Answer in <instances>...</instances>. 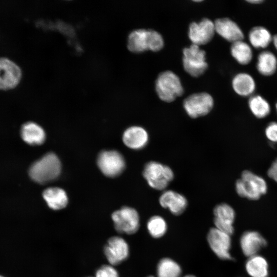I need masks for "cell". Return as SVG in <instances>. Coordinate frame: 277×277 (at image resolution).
Wrapping results in <instances>:
<instances>
[{
    "instance_id": "cell-22",
    "label": "cell",
    "mask_w": 277,
    "mask_h": 277,
    "mask_svg": "<svg viewBox=\"0 0 277 277\" xmlns=\"http://www.w3.org/2000/svg\"><path fill=\"white\" fill-rule=\"evenodd\" d=\"M245 268L251 277H268V265L266 259L258 254L248 258Z\"/></svg>"
},
{
    "instance_id": "cell-27",
    "label": "cell",
    "mask_w": 277,
    "mask_h": 277,
    "mask_svg": "<svg viewBox=\"0 0 277 277\" xmlns=\"http://www.w3.org/2000/svg\"><path fill=\"white\" fill-rule=\"evenodd\" d=\"M146 227L149 234L154 239L163 237L168 228L166 220L158 215L150 217L147 221Z\"/></svg>"
},
{
    "instance_id": "cell-6",
    "label": "cell",
    "mask_w": 277,
    "mask_h": 277,
    "mask_svg": "<svg viewBox=\"0 0 277 277\" xmlns=\"http://www.w3.org/2000/svg\"><path fill=\"white\" fill-rule=\"evenodd\" d=\"M114 228L120 233L133 234L140 227V216L134 208L124 206L114 211L111 215Z\"/></svg>"
},
{
    "instance_id": "cell-35",
    "label": "cell",
    "mask_w": 277,
    "mask_h": 277,
    "mask_svg": "<svg viewBox=\"0 0 277 277\" xmlns=\"http://www.w3.org/2000/svg\"><path fill=\"white\" fill-rule=\"evenodd\" d=\"M147 277H155V276H152V275H149V276H147Z\"/></svg>"
},
{
    "instance_id": "cell-20",
    "label": "cell",
    "mask_w": 277,
    "mask_h": 277,
    "mask_svg": "<svg viewBox=\"0 0 277 277\" xmlns=\"http://www.w3.org/2000/svg\"><path fill=\"white\" fill-rule=\"evenodd\" d=\"M43 196L49 207L55 210L64 208L68 202L66 192L57 187L47 188L44 191Z\"/></svg>"
},
{
    "instance_id": "cell-3",
    "label": "cell",
    "mask_w": 277,
    "mask_h": 277,
    "mask_svg": "<svg viewBox=\"0 0 277 277\" xmlns=\"http://www.w3.org/2000/svg\"><path fill=\"white\" fill-rule=\"evenodd\" d=\"M235 190L238 195L250 200H257L267 191L265 180L253 172L245 170L241 178L235 183Z\"/></svg>"
},
{
    "instance_id": "cell-37",
    "label": "cell",
    "mask_w": 277,
    "mask_h": 277,
    "mask_svg": "<svg viewBox=\"0 0 277 277\" xmlns=\"http://www.w3.org/2000/svg\"><path fill=\"white\" fill-rule=\"evenodd\" d=\"M0 277H4V276L2 275H0Z\"/></svg>"
},
{
    "instance_id": "cell-4",
    "label": "cell",
    "mask_w": 277,
    "mask_h": 277,
    "mask_svg": "<svg viewBox=\"0 0 277 277\" xmlns=\"http://www.w3.org/2000/svg\"><path fill=\"white\" fill-rule=\"evenodd\" d=\"M155 90L159 98L170 103L181 96L184 92L179 76L171 71L161 72L155 81Z\"/></svg>"
},
{
    "instance_id": "cell-28",
    "label": "cell",
    "mask_w": 277,
    "mask_h": 277,
    "mask_svg": "<svg viewBox=\"0 0 277 277\" xmlns=\"http://www.w3.org/2000/svg\"><path fill=\"white\" fill-rule=\"evenodd\" d=\"M248 105L252 114L259 118L265 117L270 112L269 103L260 95L251 97L248 101Z\"/></svg>"
},
{
    "instance_id": "cell-34",
    "label": "cell",
    "mask_w": 277,
    "mask_h": 277,
    "mask_svg": "<svg viewBox=\"0 0 277 277\" xmlns=\"http://www.w3.org/2000/svg\"><path fill=\"white\" fill-rule=\"evenodd\" d=\"M183 277H196V276L193 274H188V275H185Z\"/></svg>"
},
{
    "instance_id": "cell-2",
    "label": "cell",
    "mask_w": 277,
    "mask_h": 277,
    "mask_svg": "<svg viewBox=\"0 0 277 277\" xmlns=\"http://www.w3.org/2000/svg\"><path fill=\"white\" fill-rule=\"evenodd\" d=\"M61 164L53 153H48L30 166L29 174L34 181L44 184L57 178L60 174Z\"/></svg>"
},
{
    "instance_id": "cell-12",
    "label": "cell",
    "mask_w": 277,
    "mask_h": 277,
    "mask_svg": "<svg viewBox=\"0 0 277 277\" xmlns=\"http://www.w3.org/2000/svg\"><path fill=\"white\" fill-rule=\"evenodd\" d=\"M215 32L214 22L205 18L199 23L192 22L190 24L188 36L192 44L199 46L211 41Z\"/></svg>"
},
{
    "instance_id": "cell-33",
    "label": "cell",
    "mask_w": 277,
    "mask_h": 277,
    "mask_svg": "<svg viewBox=\"0 0 277 277\" xmlns=\"http://www.w3.org/2000/svg\"><path fill=\"white\" fill-rule=\"evenodd\" d=\"M273 44L276 49L277 50V34L273 36L272 38Z\"/></svg>"
},
{
    "instance_id": "cell-30",
    "label": "cell",
    "mask_w": 277,
    "mask_h": 277,
    "mask_svg": "<svg viewBox=\"0 0 277 277\" xmlns=\"http://www.w3.org/2000/svg\"><path fill=\"white\" fill-rule=\"evenodd\" d=\"M265 135L272 143H277V123H269L265 129Z\"/></svg>"
},
{
    "instance_id": "cell-10",
    "label": "cell",
    "mask_w": 277,
    "mask_h": 277,
    "mask_svg": "<svg viewBox=\"0 0 277 277\" xmlns=\"http://www.w3.org/2000/svg\"><path fill=\"white\" fill-rule=\"evenodd\" d=\"M230 236L215 227L210 228L207 233L208 244L211 250L220 259L233 260L229 252L231 246Z\"/></svg>"
},
{
    "instance_id": "cell-11",
    "label": "cell",
    "mask_w": 277,
    "mask_h": 277,
    "mask_svg": "<svg viewBox=\"0 0 277 277\" xmlns=\"http://www.w3.org/2000/svg\"><path fill=\"white\" fill-rule=\"evenodd\" d=\"M104 252L111 265H117L128 259L129 247L123 238L113 236L107 241L104 246Z\"/></svg>"
},
{
    "instance_id": "cell-9",
    "label": "cell",
    "mask_w": 277,
    "mask_h": 277,
    "mask_svg": "<svg viewBox=\"0 0 277 277\" xmlns=\"http://www.w3.org/2000/svg\"><path fill=\"white\" fill-rule=\"evenodd\" d=\"M97 166L105 175L115 177L120 175L125 168L123 155L115 150H104L100 153L97 159Z\"/></svg>"
},
{
    "instance_id": "cell-16",
    "label": "cell",
    "mask_w": 277,
    "mask_h": 277,
    "mask_svg": "<svg viewBox=\"0 0 277 277\" xmlns=\"http://www.w3.org/2000/svg\"><path fill=\"white\" fill-rule=\"evenodd\" d=\"M266 245L265 239L255 231H246L240 238L242 251L248 258L258 254L259 251Z\"/></svg>"
},
{
    "instance_id": "cell-38",
    "label": "cell",
    "mask_w": 277,
    "mask_h": 277,
    "mask_svg": "<svg viewBox=\"0 0 277 277\" xmlns=\"http://www.w3.org/2000/svg\"><path fill=\"white\" fill-rule=\"evenodd\" d=\"M89 277H91V276H89Z\"/></svg>"
},
{
    "instance_id": "cell-21",
    "label": "cell",
    "mask_w": 277,
    "mask_h": 277,
    "mask_svg": "<svg viewBox=\"0 0 277 277\" xmlns=\"http://www.w3.org/2000/svg\"><path fill=\"white\" fill-rule=\"evenodd\" d=\"M232 85L234 91L243 96L250 95L255 88V84L253 77L245 73L236 74L232 80Z\"/></svg>"
},
{
    "instance_id": "cell-29",
    "label": "cell",
    "mask_w": 277,
    "mask_h": 277,
    "mask_svg": "<svg viewBox=\"0 0 277 277\" xmlns=\"http://www.w3.org/2000/svg\"><path fill=\"white\" fill-rule=\"evenodd\" d=\"M95 277H119V274L113 266L104 265L97 270Z\"/></svg>"
},
{
    "instance_id": "cell-14",
    "label": "cell",
    "mask_w": 277,
    "mask_h": 277,
    "mask_svg": "<svg viewBox=\"0 0 277 277\" xmlns=\"http://www.w3.org/2000/svg\"><path fill=\"white\" fill-rule=\"evenodd\" d=\"M21 77L19 68L6 58H0V89H9L15 87Z\"/></svg>"
},
{
    "instance_id": "cell-17",
    "label": "cell",
    "mask_w": 277,
    "mask_h": 277,
    "mask_svg": "<svg viewBox=\"0 0 277 277\" xmlns=\"http://www.w3.org/2000/svg\"><path fill=\"white\" fill-rule=\"evenodd\" d=\"M215 32L226 40L234 43L243 41V32L236 23L228 18L216 19L214 22Z\"/></svg>"
},
{
    "instance_id": "cell-8",
    "label": "cell",
    "mask_w": 277,
    "mask_h": 277,
    "mask_svg": "<svg viewBox=\"0 0 277 277\" xmlns=\"http://www.w3.org/2000/svg\"><path fill=\"white\" fill-rule=\"evenodd\" d=\"M214 105L212 97L206 92L191 94L183 102V106L187 114L191 118H197L208 114Z\"/></svg>"
},
{
    "instance_id": "cell-26",
    "label": "cell",
    "mask_w": 277,
    "mask_h": 277,
    "mask_svg": "<svg viewBox=\"0 0 277 277\" xmlns=\"http://www.w3.org/2000/svg\"><path fill=\"white\" fill-rule=\"evenodd\" d=\"M231 54L240 64H249L252 58V51L250 46L243 41L233 43L230 48Z\"/></svg>"
},
{
    "instance_id": "cell-13",
    "label": "cell",
    "mask_w": 277,
    "mask_h": 277,
    "mask_svg": "<svg viewBox=\"0 0 277 277\" xmlns=\"http://www.w3.org/2000/svg\"><path fill=\"white\" fill-rule=\"evenodd\" d=\"M214 227L231 235L234 232L233 224L235 217L234 209L229 205L221 203L213 209Z\"/></svg>"
},
{
    "instance_id": "cell-25",
    "label": "cell",
    "mask_w": 277,
    "mask_h": 277,
    "mask_svg": "<svg viewBox=\"0 0 277 277\" xmlns=\"http://www.w3.org/2000/svg\"><path fill=\"white\" fill-rule=\"evenodd\" d=\"M248 36L250 44L255 48L267 47L272 39L269 30L262 26L252 28L249 33Z\"/></svg>"
},
{
    "instance_id": "cell-31",
    "label": "cell",
    "mask_w": 277,
    "mask_h": 277,
    "mask_svg": "<svg viewBox=\"0 0 277 277\" xmlns=\"http://www.w3.org/2000/svg\"><path fill=\"white\" fill-rule=\"evenodd\" d=\"M267 174L271 179L277 182V159L269 167Z\"/></svg>"
},
{
    "instance_id": "cell-24",
    "label": "cell",
    "mask_w": 277,
    "mask_h": 277,
    "mask_svg": "<svg viewBox=\"0 0 277 277\" xmlns=\"http://www.w3.org/2000/svg\"><path fill=\"white\" fill-rule=\"evenodd\" d=\"M182 272L179 264L169 258L160 260L156 266L157 277H181Z\"/></svg>"
},
{
    "instance_id": "cell-1",
    "label": "cell",
    "mask_w": 277,
    "mask_h": 277,
    "mask_svg": "<svg viewBox=\"0 0 277 277\" xmlns=\"http://www.w3.org/2000/svg\"><path fill=\"white\" fill-rule=\"evenodd\" d=\"M163 46L162 36L153 30H135L130 33L128 38V48L134 53H141L147 50L157 52Z\"/></svg>"
},
{
    "instance_id": "cell-23",
    "label": "cell",
    "mask_w": 277,
    "mask_h": 277,
    "mask_svg": "<svg viewBox=\"0 0 277 277\" xmlns=\"http://www.w3.org/2000/svg\"><path fill=\"white\" fill-rule=\"evenodd\" d=\"M256 68L259 73L265 76L272 75L277 68V59L274 54L268 51H263L258 57Z\"/></svg>"
},
{
    "instance_id": "cell-7",
    "label": "cell",
    "mask_w": 277,
    "mask_h": 277,
    "mask_svg": "<svg viewBox=\"0 0 277 277\" xmlns=\"http://www.w3.org/2000/svg\"><path fill=\"white\" fill-rule=\"evenodd\" d=\"M183 64L185 70L193 77H199L206 70V52L199 46L192 44L183 51Z\"/></svg>"
},
{
    "instance_id": "cell-19",
    "label": "cell",
    "mask_w": 277,
    "mask_h": 277,
    "mask_svg": "<svg viewBox=\"0 0 277 277\" xmlns=\"http://www.w3.org/2000/svg\"><path fill=\"white\" fill-rule=\"evenodd\" d=\"M21 135L26 143L31 145H41L44 142L46 138L44 129L33 122H27L22 126Z\"/></svg>"
},
{
    "instance_id": "cell-32",
    "label": "cell",
    "mask_w": 277,
    "mask_h": 277,
    "mask_svg": "<svg viewBox=\"0 0 277 277\" xmlns=\"http://www.w3.org/2000/svg\"><path fill=\"white\" fill-rule=\"evenodd\" d=\"M248 3L253 4H259L263 2L262 0H249L247 1Z\"/></svg>"
},
{
    "instance_id": "cell-15",
    "label": "cell",
    "mask_w": 277,
    "mask_h": 277,
    "mask_svg": "<svg viewBox=\"0 0 277 277\" xmlns=\"http://www.w3.org/2000/svg\"><path fill=\"white\" fill-rule=\"evenodd\" d=\"M159 203L175 215L183 213L188 205L187 200L183 194L171 190H166L162 193Z\"/></svg>"
},
{
    "instance_id": "cell-18",
    "label": "cell",
    "mask_w": 277,
    "mask_h": 277,
    "mask_svg": "<svg viewBox=\"0 0 277 277\" xmlns=\"http://www.w3.org/2000/svg\"><path fill=\"white\" fill-rule=\"evenodd\" d=\"M122 138L127 147L134 150H139L147 145L149 136L144 128L134 126L128 128L124 132Z\"/></svg>"
},
{
    "instance_id": "cell-36",
    "label": "cell",
    "mask_w": 277,
    "mask_h": 277,
    "mask_svg": "<svg viewBox=\"0 0 277 277\" xmlns=\"http://www.w3.org/2000/svg\"><path fill=\"white\" fill-rule=\"evenodd\" d=\"M275 107H276V111H277V103H276V104Z\"/></svg>"
},
{
    "instance_id": "cell-5",
    "label": "cell",
    "mask_w": 277,
    "mask_h": 277,
    "mask_svg": "<svg viewBox=\"0 0 277 277\" xmlns=\"http://www.w3.org/2000/svg\"><path fill=\"white\" fill-rule=\"evenodd\" d=\"M143 175L150 187L158 190L165 189L174 177L173 172L169 166L155 161L145 164Z\"/></svg>"
}]
</instances>
